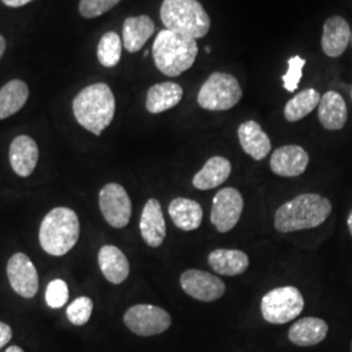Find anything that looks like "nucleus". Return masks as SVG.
<instances>
[{"mask_svg":"<svg viewBox=\"0 0 352 352\" xmlns=\"http://www.w3.org/2000/svg\"><path fill=\"white\" fill-rule=\"evenodd\" d=\"M331 214V204L317 193H304L285 202L276 213L274 226L287 234L322 225Z\"/></svg>","mask_w":352,"mask_h":352,"instance_id":"f257e3e1","label":"nucleus"},{"mask_svg":"<svg viewBox=\"0 0 352 352\" xmlns=\"http://www.w3.org/2000/svg\"><path fill=\"white\" fill-rule=\"evenodd\" d=\"M76 120L96 136L111 124L115 115V97L107 84L98 82L82 89L72 103Z\"/></svg>","mask_w":352,"mask_h":352,"instance_id":"f03ea898","label":"nucleus"},{"mask_svg":"<svg viewBox=\"0 0 352 352\" xmlns=\"http://www.w3.org/2000/svg\"><path fill=\"white\" fill-rule=\"evenodd\" d=\"M151 52L155 67L164 75L176 77L193 65L199 47L196 39L164 29L155 37Z\"/></svg>","mask_w":352,"mask_h":352,"instance_id":"7ed1b4c3","label":"nucleus"},{"mask_svg":"<svg viewBox=\"0 0 352 352\" xmlns=\"http://www.w3.org/2000/svg\"><path fill=\"white\" fill-rule=\"evenodd\" d=\"M80 236V221L69 208H55L39 227V243L43 251L60 257L71 251Z\"/></svg>","mask_w":352,"mask_h":352,"instance_id":"20e7f679","label":"nucleus"},{"mask_svg":"<svg viewBox=\"0 0 352 352\" xmlns=\"http://www.w3.org/2000/svg\"><path fill=\"white\" fill-rule=\"evenodd\" d=\"M161 20L166 29L193 39L205 37L210 30V17L197 0H164Z\"/></svg>","mask_w":352,"mask_h":352,"instance_id":"39448f33","label":"nucleus"},{"mask_svg":"<svg viewBox=\"0 0 352 352\" xmlns=\"http://www.w3.org/2000/svg\"><path fill=\"white\" fill-rule=\"evenodd\" d=\"M243 96L236 77L223 72H214L204 82L197 102L200 107L209 111H226L235 107Z\"/></svg>","mask_w":352,"mask_h":352,"instance_id":"423d86ee","label":"nucleus"},{"mask_svg":"<svg viewBox=\"0 0 352 352\" xmlns=\"http://www.w3.org/2000/svg\"><path fill=\"white\" fill-rule=\"evenodd\" d=\"M304 305L302 292L294 286H285L265 295L261 300V314L269 324L282 325L300 315Z\"/></svg>","mask_w":352,"mask_h":352,"instance_id":"0eeeda50","label":"nucleus"},{"mask_svg":"<svg viewBox=\"0 0 352 352\" xmlns=\"http://www.w3.org/2000/svg\"><path fill=\"white\" fill-rule=\"evenodd\" d=\"M124 324L140 337H151L171 327V316L164 308L151 304H138L126 311Z\"/></svg>","mask_w":352,"mask_h":352,"instance_id":"6e6552de","label":"nucleus"},{"mask_svg":"<svg viewBox=\"0 0 352 352\" xmlns=\"http://www.w3.org/2000/svg\"><path fill=\"white\" fill-rule=\"evenodd\" d=\"M100 209L110 226L123 228L129 223L132 202L126 189L118 183H110L100 192Z\"/></svg>","mask_w":352,"mask_h":352,"instance_id":"1a4fd4ad","label":"nucleus"},{"mask_svg":"<svg viewBox=\"0 0 352 352\" xmlns=\"http://www.w3.org/2000/svg\"><path fill=\"white\" fill-rule=\"evenodd\" d=\"M243 208L244 200L238 189L231 187L221 189L214 196L210 222L217 231L228 232L238 225Z\"/></svg>","mask_w":352,"mask_h":352,"instance_id":"9d476101","label":"nucleus"},{"mask_svg":"<svg viewBox=\"0 0 352 352\" xmlns=\"http://www.w3.org/2000/svg\"><path fill=\"white\" fill-rule=\"evenodd\" d=\"M180 285L190 298L200 302H214L223 296L226 286L221 278L204 270L189 269L180 277Z\"/></svg>","mask_w":352,"mask_h":352,"instance_id":"9b49d317","label":"nucleus"},{"mask_svg":"<svg viewBox=\"0 0 352 352\" xmlns=\"http://www.w3.org/2000/svg\"><path fill=\"white\" fill-rule=\"evenodd\" d=\"M7 276L16 294L25 299L36 296L39 286L37 269L26 254H13L7 264Z\"/></svg>","mask_w":352,"mask_h":352,"instance_id":"f8f14e48","label":"nucleus"},{"mask_svg":"<svg viewBox=\"0 0 352 352\" xmlns=\"http://www.w3.org/2000/svg\"><path fill=\"white\" fill-rule=\"evenodd\" d=\"M309 164V155L298 145L278 148L270 158V168L274 174L283 177H296L304 174Z\"/></svg>","mask_w":352,"mask_h":352,"instance_id":"ddd939ff","label":"nucleus"},{"mask_svg":"<svg viewBox=\"0 0 352 352\" xmlns=\"http://www.w3.org/2000/svg\"><path fill=\"white\" fill-rule=\"evenodd\" d=\"M140 231L144 241L151 248L162 245L166 238V221L158 200L151 199L145 204L140 219Z\"/></svg>","mask_w":352,"mask_h":352,"instance_id":"4468645a","label":"nucleus"},{"mask_svg":"<svg viewBox=\"0 0 352 352\" xmlns=\"http://www.w3.org/2000/svg\"><path fill=\"white\" fill-rule=\"evenodd\" d=\"M351 34L350 25L344 19L340 16L329 17L322 30V51L330 58H338L347 49Z\"/></svg>","mask_w":352,"mask_h":352,"instance_id":"2eb2a0df","label":"nucleus"},{"mask_svg":"<svg viewBox=\"0 0 352 352\" xmlns=\"http://www.w3.org/2000/svg\"><path fill=\"white\" fill-rule=\"evenodd\" d=\"M38 157L37 144L32 138L21 135L13 140L10 148V162L17 175L23 177L32 175L37 166Z\"/></svg>","mask_w":352,"mask_h":352,"instance_id":"dca6fc26","label":"nucleus"},{"mask_svg":"<svg viewBox=\"0 0 352 352\" xmlns=\"http://www.w3.org/2000/svg\"><path fill=\"white\" fill-rule=\"evenodd\" d=\"M238 138L243 151L253 160L261 161L270 153L272 142L269 136L263 131L261 126L254 120L241 123L238 129Z\"/></svg>","mask_w":352,"mask_h":352,"instance_id":"f3484780","label":"nucleus"},{"mask_svg":"<svg viewBox=\"0 0 352 352\" xmlns=\"http://www.w3.org/2000/svg\"><path fill=\"white\" fill-rule=\"evenodd\" d=\"M318 119L329 131H340L347 122V106L337 91L325 93L318 103Z\"/></svg>","mask_w":352,"mask_h":352,"instance_id":"a211bd4d","label":"nucleus"},{"mask_svg":"<svg viewBox=\"0 0 352 352\" xmlns=\"http://www.w3.org/2000/svg\"><path fill=\"white\" fill-rule=\"evenodd\" d=\"M98 265L103 277L110 283L120 285L129 276L126 254L115 245H103L98 253Z\"/></svg>","mask_w":352,"mask_h":352,"instance_id":"6ab92c4d","label":"nucleus"},{"mask_svg":"<svg viewBox=\"0 0 352 352\" xmlns=\"http://www.w3.org/2000/svg\"><path fill=\"white\" fill-rule=\"evenodd\" d=\"M327 322L318 317H304L289 327V340L299 347L318 344L327 338Z\"/></svg>","mask_w":352,"mask_h":352,"instance_id":"aec40b11","label":"nucleus"},{"mask_svg":"<svg viewBox=\"0 0 352 352\" xmlns=\"http://www.w3.org/2000/svg\"><path fill=\"white\" fill-rule=\"evenodd\" d=\"M208 261L215 273L228 277L243 274L250 266L247 253L239 250H214L210 252Z\"/></svg>","mask_w":352,"mask_h":352,"instance_id":"412c9836","label":"nucleus"},{"mask_svg":"<svg viewBox=\"0 0 352 352\" xmlns=\"http://www.w3.org/2000/svg\"><path fill=\"white\" fill-rule=\"evenodd\" d=\"M232 167L225 157H212L206 161L201 170L193 176L192 184L200 190L217 188L222 186L228 176L231 175Z\"/></svg>","mask_w":352,"mask_h":352,"instance_id":"4be33fe9","label":"nucleus"},{"mask_svg":"<svg viewBox=\"0 0 352 352\" xmlns=\"http://www.w3.org/2000/svg\"><path fill=\"white\" fill-rule=\"evenodd\" d=\"M155 25L149 16L128 17L123 24V43L126 51L138 52L153 36Z\"/></svg>","mask_w":352,"mask_h":352,"instance_id":"5701e85b","label":"nucleus"},{"mask_svg":"<svg viewBox=\"0 0 352 352\" xmlns=\"http://www.w3.org/2000/svg\"><path fill=\"white\" fill-rule=\"evenodd\" d=\"M183 98V89L176 82L155 84L148 90L146 110L151 113H161L175 107Z\"/></svg>","mask_w":352,"mask_h":352,"instance_id":"b1692460","label":"nucleus"},{"mask_svg":"<svg viewBox=\"0 0 352 352\" xmlns=\"http://www.w3.org/2000/svg\"><path fill=\"white\" fill-rule=\"evenodd\" d=\"M168 214L175 226L183 231H193L202 222V208L199 202L177 197L168 206Z\"/></svg>","mask_w":352,"mask_h":352,"instance_id":"393cba45","label":"nucleus"},{"mask_svg":"<svg viewBox=\"0 0 352 352\" xmlns=\"http://www.w3.org/2000/svg\"><path fill=\"white\" fill-rule=\"evenodd\" d=\"M29 98V88L21 80H12L0 89V120L19 113Z\"/></svg>","mask_w":352,"mask_h":352,"instance_id":"a878e982","label":"nucleus"},{"mask_svg":"<svg viewBox=\"0 0 352 352\" xmlns=\"http://www.w3.org/2000/svg\"><path fill=\"white\" fill-rule=\"evenodd\" d=\"M321 100L320 93L315 89H305L291 98L285 106V118L289 122H299L312 113Z\"/></svg>","mask_w":352,"mask_h":352,"instance_id":"bb28decb","label":"nucleus"},{"mask_svg":"<svg viewBox=\"0 0 352 352\" xmlns=\"http://www.w3.org/2000/svg\"><path fill=\"white\" fill-rule=\"evenodd\" d=\"M100 63L106 68H113L122 58V39L115 33L109 32L101 38L97 49Z\"/></svg>","mask_w":352,"mask_h":352,"instance_id":"cd10ccee","label":"nucleus"},{"mask_svg":"<svg viewBox=\"0 0 352 352\" xmlns=\"http://www.w3.org/2000/svg\"><path fill=\"white\" fill-rule=\"evenodd\" d=\"M93 300L88 296H80L67 308V317L68 320L76 325L82 327L90 320V316L93 314Z\"/></svg>","mask_w":352,"mask_h":352,"instance_id":"c85d7f7f","label":"nucleus"},{"mask_svg":"<svg viewBox=\"0 0 352 352\" xmlns=\"http://www.w3.org/2000/svg\"><path fill=\"white\" fill-rule=\"evenodd\" d=\"M46 302L52 309H59L62 308L64 304L68 302L69 298V291L68 286L64 282L63 279H54L47 285L46 289Z\"/></svg>","mask_w":352,"mask_h":352,"instance_id":"c756f323","label":"nucleus"},{"mask_svg":"<svg viewBox=\"0 0 352 352\" xmlns=\"http://www.w3.org/2000/svg\"><path fill=\"white\" fill-rule=\"evenodd\" d=\"M120 0H81L78 11L85 19H94L109 12Z\"/></svg>","mask_w":352,"mask_h":352,"instance_id":"7c9ffc66","label":"nucleus"},{"mask_svg":"<svg viewBox=\"0 0 352 352\" xmlns=\"http://www.w3.org/2000/svg\"><path fill=\"white\" fill-rule=\"evenodd\" d=\"M305 65V60L300 56H292L289 59V69L286 75L282 76L283 87L287 90L294 93L300 82L302 75V68Z\"/></svg>","mask_w":352,"mask_h":352,"instance_id":"2f4dec72","label":"nucleus"},{"mask_svg":"<svg viewBox=\"0 0 352 352\" xmlns=\"http://www.w3.org/2000/svg\"><path fill=\"white\" fill-rule=\"evenodd\" d=\"M12 340V329L10 325L0 322V349L4 347L10 340Z\"/></svg>","mask_w":352,"mask_h":352,"instance_id":"473e14b6","label":"nucleus"},{"mask_svg":"<svg viewBox=\"0 0 352 352\" xmlns=\"http://www.w3.org/2000/svg\"><path fill=\"white\" fill-rule=\"evenodd\" d=\"M1 1H3L6 6H8V7L19 8V7H23V6H25V4L33 1V0H1Z\"/></svg>","mask_w":352,"mask_h":352,"instance_id":"72a5a7b5","label":"nucleus"},{"mask_svg":"<svg viewBox=\"0 0 352 352\" xmlns=\"http://www.w3.org/2000/svg\"><path fill=\"white\" fill-rule=\"evenodd\" d=\"M4 51H6V39H4L3 36H0V59H1L3 54H4Z\"/></svg>","mask_w":352,"mask_h":352,"instance_id":"f704fd0d","label":"nucleus"},{"mask_svg":"<svg viewBox=\"0 0 352 352\" xmlns=\"http://www.w3.org/2000/svg\"><path fill=\"white\" fill-rule=\"evenodd\" d=\"M6 352H25L23 349H20L19 346H11V347H8Z\"/></svg>","mask_w":352,"mask_h":352,"instance_id":"c9c22d12","label":"nucleus"},{"mask_svg":"<svg viewBox=\"0 0 352 352\" xmlns=\"http://www.w3.org/2000/svg\"><path fill=\"white\" fill-rule=\"evenodd\" d=\"M347 226H349V230H350L352 235V210L349 214V217H347Z\"/></svg>","mask_w":352,"mask_h":352,"instance_id":"e433bc0d","label":"nucleus"},{"mask_svg":"<svg viewBox=\"0 0 352 352\" xmlns=\"http://www.w3.org/2000/svg\"><path fill=\"white\" fill-rule=\"evenodd\" d=\"M351 351H352V343H351Z\"/></svg>","mask_w":352,"mask_h":352,"instance_id":"4c0bfd02","label":"nucleus"},{"mask_svg":"<svg viewBox=\"0 0 352 352\" xmlns=\"http://www.w3.org/2000/svg\"><path fill=\"white\" fill-rule=\"evenodd\" d=\"M351 42H352V34H351Z\"/></svg>","mask_w":352,"mask_h":352,"instance_id":"58836bf2","label":"nucleus"}]
</instances>
